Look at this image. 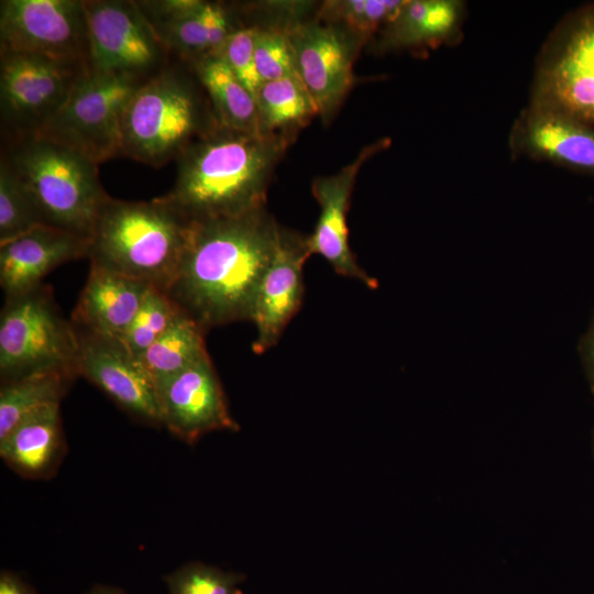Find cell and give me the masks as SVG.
I'll list each match as a JSON object with an SVG mask.
<instances>
[{
  "label": "cell",
  "instance_id": "9c48e42d",
  "mask_svg": "<svg viewBox=\"0 0 594 594\" xmlns=\"http://www.w3.org/2000/svg\"><path fill=\"white\" fill-rule=\"evenodd\" d=\"M89 72L85 64L0 52L1 139L41 132Z\"/></svg>",
  "mask_w": 594,
  "mask_h": 594
},
{
  "label": "cell",
  "instance_id": "603a6c76",
  "mask_svg": "<svg viewBox=\"0 0 594 594\" xmlns=\"http://www.w3.org/2000/svg\"><path fill=\"white\" fill-rule=\"evenodd\" d=\"M260 132L289 136L307 125L318 109L298 76L265 81L255 96Z\"/></svg>",
  "mask_w": 594,
  "mask_h": 594
},
{
  "label": "cell",
  "instance_id": "8992f818",
  "mask_svg": "<svg viewBox=\"0 0 594 594\" xmlns=\"http://www.w3.org/2000/svg\"><path fill=\"white\" fill-rule=\"evenodd\" d=\"M79 336L54 300L51 288L6 298L0 315L1 382L58 374L79 376Z\"/></svg>",
  "mask_w": 594,
  "mask_h": 594
},
{
  "label": "cell",
  "instance_id": "e0dca14e",
  "mask_svg": "<svg viewBox=\"0 0 594 594\" xmlns=\"http://www.w3.org/2000/svg\"><path fill=\"white\" fill-rule=\"evenodd\" d=\"M508 145L516 157L594 176V127L563 112L528 105L512 125Z\"/></svg>",
  "mask_w": 594,
  "mask_h": 594
},
{
  "label": "cell",
  "instance_id": "44dd1931",
  "mask_svg": "<svg viewBox=\"0 0 594 594\" xmlns=\"http://www.w3.org/2000/svg\"><path fill=\"white\" fill-rule=\"evenodd\" d=\"M66 452L59 404L47 405L19 422L0 440L2 460L29 479H48Z\"/></svg>",
  "mask_w": 594,
  "mask_h": 594
},
{
  "label": "cell",
  "instance_id": "836d02e7",
  "mask_svg": "<svg viewBox=\"0 0 594 594\" xmlns=\"http://www.w3.org/2000/svg\"><path fill=\"white\" fill-rule=\"evenodd\" d=\"M138 6L155 24L170 22L198 11L204 1L200 0H138Z\"/></svg>",
  "mask_w": 594,
  "mask_h": 594
},
{
  "label": "cell",
  "instance_id": "484cf974",
  "mask_svg": "<svg viewBox=\"0 0 594 594\" xmlns=\"http://www.w3.org/2000/svg\"><path fill=\"white\" fill-rule=\"evenodd\" d=\"M182 312L166 293L152 286L120 341L139 359Z\"/></svg>",
  "mask_w": 594,
  "mask_h": 594
},
{
  "label": "cell",
  "instance_id": "9a60e30c",
  "mask_svg": "<svg viewBox=\"0 0 594 594\" xmlns=\"http://www.w3.org/2000/svg\"><path fill=\"white\" fill-rule=\"evenodd\" d=\"M309 256L307 238L279 229L274 254L260 279L252 307L255 353L273 348L299 310L305 289L302 267Z\"/></svg>",
  "mask_w": 594,
  "mask_h": 594
},
{
  "label": "cell",
  "instance_id": "7c38bea8",
  "mask_svg": "<svg viewBox=\"0 0 594 594\" xmlns=\"http://www.w3.org/2000/svg\"><path fill=\"white\" fill-rule=\"evenodd\" d=\"M161 425L187 443L217 430L238 431L207 353L155 384Z\"/></svg>",
  "mask_w": 594,
  "mask_h": 594
},
{
  "label": "cell",
  "instance_id": "4fadbf2b",
  "mask_svg": "<svg viewBox=\"0 0 594 594\" xmlns=\"http://www.w3.org/2000/svg\"><path fill=\"white\" fill-rule=\"evenodd\" d=\"M77 332L79 376L95 384L136 419L161 425L156 388L140 361L119 339Z\"/></svg>",
  "mask_w": 594,
  "mask_h": 594
},
{
  "label": "cell",
  "instance_id": "6da1fadb",
  "mask_svg": "<svg viewBox=\"0 0 594 594\" xmlns=\"http://www.w3.org/2000/svg\"><path fill=\"white\" fill-rule=\"evenodd\" d=\"M279 229L264 209L191 220L166 294L206 331L251 320L256 288L274 254Z\"/></svg>",
  "mask_w": 594,
  "mask_h": 594
},
{
  "label": "cell",
  "instance_id": "7402d4cb",
  "mask_svg": "<svg viewBox=\"0 0 594 594\" xmlns=\"http://www.w3.org/2000/svg\"><path fill=\"white\" fill-rule=\"evenodd\" d=\"M204 87L220 125L262 134L255 98L217 54L189 63Z\"/></svg>",
  "mask_w": 594,
  "mask_h": 594
},
{
  "label": "cell",
  "instance_id": "f546056e",
  "mask_svg": "<svg viewBox=\"0 0 594 594\" xmlns=\"http://www.w3.org/2000/svg\"><path fill=\"white\" fill-rule=\"evenodd\" d=\"M202 6L198 11L180 19L152 24L173 57L191 63L209 54L201 16Z\"/></svg>",
  "mask_w": 594,
  "mask_h": 594
},
{
  "label": "cell",
  "instance_id": "5bb4252c",
  "mask_svg": "<svg viewBox=\"0 0 594 594\" xmlns=\"http://www.w3.org/2000/svg\"><path fill=\"white\" fill-rule=\"evenodd\" d=\"M297 74L324 119L339 108L353 84V55L332 25L296 23L285 30Z\"/></svg>",
  "mask_w": 594,
  "mask_h": 594
},
{
  "label": "cell",
  "instance_id": "ffe728a7",
  "mask_svg": "<svg viewBox=\"0 0 594 594\" xmlns=\"http://www.w3.org/2000/svg\"><path fill=\"white\" fill-rule=\"evenodd\" d=\"M465 3L459 0L406 1L382 31V51H426L457 44L462 36Z\"/></svg>",
  "mask_w": 594,
  "mask_h": 594
},
{
  "label": "cell",
  "instance_id": "e575fe53",
  "mask_svg": "<svg viewBox=\"0 0 594 594\" xmlns=\"http://www.w3.org/2000/svg\"><path fill=\"white\" fill-rule=\"evenodd\" d=\"M0 594H36V592L18 573L2 570L0 573Z\"/></svg>",
  "mask_w": 594,
  "mask_h": 594
},
{
  "label": "cell",
  "instance_id": "83f0119b",
  "mask_svg": "<svg viewBox=\"0 0 594 594\" xmlns=\"http://www.w3.org/2000/svg\"><path fill=\"white\" fill-rule=\"evenodd\" d=\"M45 226L31 196L0 161V244Z\"/></svg>",
  "mask_w": 594,
  "mask_h": 594
},
{
  "label": "cell",
  "instance_id": "7a4b0ae2",
  "mask_svg": "<svg viewBox=\"0 0 594 594\" xmlns=\"http://www.w3.org/2000/svg\"><path fill=\"white\" fill-rule=\"evenodd\" d=\"M286 146L285 136L218 124L178 156L175 184L161 197L189 220L264 209L272 172Z\"/></svg>",
  "mask_w": 594,
  "mask_h": 594
},
{
  "label": "cell",
  "instance_id": "277c9868",
  "mask_svg": "<svg viewBox=\"0 0 594 594\" xmlns=\"http://www.w3.org/2000/svg\"><path fill=\"white\" fill-rule=\"evenodd\" d=\"M218 124L191 65L173 57L130 100L122 119L120 155L162 167Z\"/></svg>",
  "mask_w": 594,
  "mask_h": 594
},
{
  "label": "cell",
  "instance_id": "4316f807",
  "mask_svg": "<svg viewBox=\"0 0 594 594\" xmlns=\"http://www.w3.org/2000/svg\"><path fill=\"white\" fill-rule=\"evenodd\" d=\"M406 0L328 1L321 15L343 25L352 34L366 40L383 31L399 13Z\"/></svg>",
  "mask_w": 594,
  "mask_h": 594
},
{
  "label": "cell",
  "instance_id": "d6a6232c",
  "mask_svg": "<svg viewBox=\"0 0 594 594\" xmlns=\"http://www.w3.org/2000/svg\"><path fill=\"white\" fill-rule=\"evenodd\" d=\"M209 54H217L230 34L239 26L224 4L205 1L201 9Z\"/></svg>",
  "mask_w": 594,
  "mask_h": 594
},
{
  "label": "cell",
  "instance_id": "ba28073f",
  "mask_svg": "<svg viewBox=\"0 0 594 594\" xmlns=\"http://www.w3.org/2000/svg\"><path fill=\"white\" fill-rule=\"evenodd\" d=\"M147 80L90 70L62 110L36 134L65 144L98 165L118 156L125 109Z\"/></svg>",
  "mask_w": 594,
  "mask_h": 594
},
{
  "label": "cell",
  "instance_id": "d4e9b609",
  "mask_svg": "<svg viewBox=\"0 0 594 594\" xmlns=\"http://www.w3.org/2000/svg\"><path fill=\"white\" fill-rule=\"evenodd\" d=\"M73 382L58 374L1 382L0 440L28 416L47 405L59 404Z\"/></svg>",
  "mask_w": 594,
  "mask_h": 594
},
{
  "label": "cell",
  "instance_id": "30bf717a",
  "mask_svg": "<svg viewBox=\"0 0 594 594\" xmlns=\"http://www.w3.org/2000/svg\"><path fill=\"white\" fill-rule=\"evenodd\" d=\"M90 70L150 79L173 56L136 1L84 0Z\"/></svg>",
  "mask_w": 594,
  "mask_h": 594
},
{
  "label": "cell",
  "instance_id": "52a82bcc",
  "mask_svg": "<svg viewBox=\"0 0 594 594\" xmlns=\"http://www.w3.org/2000/svg\"><path fill=\"white\" fill-rule=\"evenodd\" d=\"M529 105L594 127V2L568 13L537 57Z\"/></svg>",
  "mask_w": 594,
  "mask_h": 594
},
{
  "label": "cell",
  "instance_id": "d590c367",
  "mask_svg": "<svg viewBox=\"0 0 594 594\" xmlns=\"http://www.w3.org/2000/svg\"><path fill=\"white\" fill-rule=\"evenodd\" d=\"M86 594H125V593L122 588L117 587V586L106 585V584H96Z\"/></svg>",
  "mask_w": 594,
  "mask_h": 594
},
{
  "label": "cell",
  "instance_id": "f1b7e54d",
  "mask_svg": "<svg viewBox=\"0 0 594 594\" xmlns=\"http://www.w3.org/2000/svg\"><path fill=\"white\" fill-rule=\"evenodd\" d=\"M242 573L189 562L165 576L168 594H242Z\"/></svg>",
  "mask_w": 594,
  "mask_h": 594
},
{
  "label": "cell",
  "instance_id": "8fae6325",
  "mask_svg": "<svg viewBox=\"0 0 594 594\" xmlns=\"http://www.w3.org/2000/svg\"><path fill=\"white\" fill-rule=\"evenodd\" d=\"M0 52L90 67L84 0H1Z\"/></svg>",
  "mask_w": 594,
  "mask_h": 594
},
{
  "label": "cell",
  "instance_id": "cb8c5ba5",
  "mask_svg": "<svg viewBox=\"0 0 594 594\" xmlns=\"http://www.w3.org/2000/svg\"><path fill=\"white\" fill-rule=\"evenodd\" d=\"M207 331L182 312L170 327L138 359L154 385L182 371L208 352Z\"/></svg>",
  "mask_w": 594,
  "mask_h": 594
},
{
  "label": "cell",
  "instance_id": "2e32d148",
  "mask_svg": "<svg viewBox=\"0 0 594 594\" xmlns=\"http://www.w3.org/2000/svg\"><path fill=\"white\" fill-rule=\"evenodd\" d=\"M388 145L389 140L383 139L364 146L351 163L336 174L316 178L311 188L320 215L312 234L307 237L310 255L319 254L339 275L355 278L372 288L376 286L375 280L360 267L350 249L346 215L362 165Z\"/></svg>",
  "mask_w": 594,
  "mask_h": 594
},
{
  "label": "cell",
  "instance_id": "ac0fdd59",
  "mask_svg": "<svg viewBox=\"0 0 594 594\" xmlns=\"http://www.w3.org/2000/svg\"><path fill=\"white\" fill-rule=\"evenodd\" d=\"M90 240L48 226L0 244V285L6 298L42 285L52 270L88 257Z\"/></svg>",
  "mask_w": 594,
  "mask_h": 594
},
{
  "label": "cell",
  "instance_id": "d6986e66",
  "mask_svg": "<svg viewBox=\"0 0 594 594\" xmlns=\"http://www.w3.org/2000/svg\"><path fill=\"white\" fill-rule=\"evenodd\" d=\"M150 287L139 279L90 264L72 322L79 331L120 340Z\"/></svg>",
  "mask_w": 594,
  "mask_h": 594
},
{
  "label": "cell",
  "instance_id": "4dcf8cb0",
  "mask_svg": "<svg viewBox=\"0 0 594 594\" xmlns=\"http://www.w3.org/2000/svg\"><path fill=\"white\" fill-rule=\"evenodd\" d=\"M254 57L256 70L263 82L298 76L285 31L258 26Z\"/></svg>",
  "mask_w": 594,
  "mask_h": 594
},
{
  "label": "cell",
  "instance_id": "5b68a950",
  "mask_svg": "<svg viewBox=\"0 0 594 594\" xmlns=\"http://www.w3.org/2000/svg\"><path fill=\"white\" fill-rule=\"evenodd\" d=\"M1 140L0 161L24 186L44 224L90 240L109 198L98 164L42 134Z\"/></svg>",
  "mask_w": 594,
  "mask_h": 594
},
{
  "label": "cell",
  "instance_id": "1f68e13d",
  "mask_svg": "<svg viewBox=\"0 0 594 594\" xmlns=\"http://www.w3.org/2000/svg\"><path fill=\"white\" fill-rule=\"evenodd\" d=\"M257 29L256 25H239L217 53L254 98L263 84L254 57Z\"/></svg>",
  "mask_w": 594,
  "mask_h": 594
},
{
  "label": "cell",
  "instance_id": "3957f363",
  "mask_svg": "<svg viewBox=\"0 0 594 594\" xmlns=\"http://www.w3.org/2000/svg\"><path fill=\"white\" fill-rule=\"evenodd\" d=\"M191 220L162 197L125 201L109 196L92 235L90 264L166 293L187 242Z\"/></svg>",
  "mask_w": 594,
  "mask_h": 594
}]
</instances>
